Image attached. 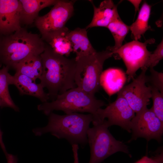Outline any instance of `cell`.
Returning <instances> with one entry per match:
<instances>
[{"mask_svg": "<svg viewBox=\"0 0 163 163\" xmlns=\"http://www.w3.org/2000/svg\"><path fill=\"white\" fill-rule=\"evenodd\" d=\"M0 107H1V105L0 104ZM2 133L0 129V145L6 156V155L7 154H8V153L6 151V149L5 146L2 141Z\"/></svg>", "mask_w": 163, "mask_h": 163, "instance_id": "cell-30", "label": "cell"}, {"mask_svg": "<svg viewBox=\"0 0 163 163\" xmlns=\"http://www.w3.org/2000/svg\"><path fill=\"white\" fill-rule=\"evenodd\" d=\"M49 115L46 126L33 129L36 136L50 133L58 139H66L72 145H84L88 142L87 131L92 121V114L74 113L59 115L52 112Z\"/></svg>", "mask_w": 163, "mask_h": 163, "instance_id": "cell-3", "label": "cell"}, {"mask_svg": "<svg viewBox=\"0 0 163 163\" xmlns=\"http://www.w3.org/2000/svg\"><path fill=\"white\" fill-rule=\"evenodd\" d=\"M134 163H163V152H157L149 157L145 155Z\"/></svg>", "mask_w": 163, "mask_h": 163, "instance_id": "cell-26", "label": "cell"}, {"mask_svg": "<svg viewBox=\"0 0 163 163\" xmlns=\"http://www.w3.org/2000/svg\"><path fill=\"white\" fill-rule=\"evenodd\" d=\"M65 37L71 42L73 52L76 54L75 60L97 52L88 38L86 28H76L70 31Z\"/></svg>", "mask_w": 163, "mask_h": 163, "instance_id": "cell-14", "label": "cell"}, {"mask_svg": "<svg viewBox=\"0 0 163 163\" xmlns=\"http://www.w3.org/2000/svg\"><path fill=\"white\" fill-rule=\"evenodd\" d=\"M126 79L122 70L110 68L102 72L100 79V85L110 96L123 88Z\"/></svg>", "mask_w": 163, "mask_h": 163, "instance_id": "cell-17", "label": "cell"}, {"mask_svg": "<svg viewBox=\"0 0 163 163\" xmlns=\"http://www.w3.org/2000/svg\"><path fill=\"white\" fill-rule=\"evenodd\" d=\"M72 148L74 157L73 163H79L78 155V145L77 144L72 145Z\"/></svg>", "mask_w": 163, "mask_h": 163, "instance_id": "cell-27", "label": "cell"}, {"mask_svg": "<svg viewBox=\"0 0 163 163\" xmlns=\"http://www.w3.org/2000/svg\"><path fill=\"white\" fill-rule=\"evenodd\" d=\"M40 56L43 72L39 78L40 83L43 88L47 89L49 97L53 101L58 95L77 87L74 79L76 66L75 58L69 59L56 53L46 43L45 50Z\"/></svg>", "mask_w": 163, "mask_h": 163, "instance_id": "cell-1", "label": "cell"}, {"mask_svg": "<svg viewBox=\"0 0 163 163\" xmlns=\"http://www.w3.org/2000/svg\"><path fill=\"white\" fill-rule=\"evenodd\" d=\"M16 72L26 75L35 82L39 78L43 72L40 55L32 56L25 59L15 67Z\"/></svg>", "mask_w": 163, "mask_h": 163, "instance_id": "cell-18", "label": "cell"}, {"mask_svg": "<svg viewBox=\"0 0 163 163\" xmlns=\"http://www.w3.org/2000/svg\"><path fill=\"white\" fill-rule=\"evenodd\" d=\"M141 69L139 75L130 83L123 87L117 94L126 100L136 113L147 108L151 97V87L146 85L145 73L148 69Z\"/></svg>", "mask_w": 163, "mask_h": 163, "instance_id": "cell-11", "label": "cell"}, {"mask_svg": "<svg viewBox=\"0 0 163 163\" xmlns=\"http://www.w3.org/2000/svg\"><path fill=\"white\" fill-rule=\"evenodd\" d=\"M6 157L7 163H17L18 159L16 156L11 154H8Z\"/></svg>", "mask_w": 163, "mask_h": 163, "instance_id": "cell-28", "label": "cell"}, {"mask_svg": "<svg viewBox=\"0 0 163 163\" xmlns=\"http://www.w3.org/2000/svg\"><path fill=\"white\" fill-rule=\"evenodd\" d=\"M105 105L103 101L97 99L94 96L87 94L77 87L58 95L51 102L39 105L37 108L47 115L56 110L62 111L66 114L86 112L93 116L99 109Z\"/></svg>", "mask_w": 163, "mask_h": 163, "instance_id": "cell-4", "label": "cell"}, {"mask_svg": "<svg viewBox=\"0 0 163 163\" xmlns=\"http://www.w3.org/2000/svg\"><path fill=\"white\" fill-rule=\"evenodd\" d=\"M75 2L58 0L47 13L35 20V26L45 42L57 36H65L70 31L66 24L73 15Z\"/></svg>", "mask_w": 163, "mask_h": 163, "instance_id": "cell-6", "label": "cell"}, {"mask_svg": "<svg viewBox=\"0 0 163 163\" xmlns=\"http://www.w3.org/2000/svg\"><path fill=\"white\" fill-rule=\"evenodd\" d=\"M105 120L93 125L87 131L91 156L88 163H101L106 158L118 152H122L130 157L128 147L116 140L110 133Z\"/></svg>", "mask_w": 163, "mask_h": 163, "instance_id": "cell-7", "label": "cell"}, {"mask_svg": "<svg viewBox=\"0 0 163 163\" xmlns=\"http://www.w3.org/2000/svg\"><path fill=\"white\" fill-rule=\"evenodd\" d=\"M91 2L94 8V14L91 23L86 29L94 27H107L118 12L117 6L111 0H105L102 2L97 7Z\"/></svg>", "mask_w": 163, "mask_h": 163, "instance_id": "cell-16", "label": "cell"}, {"mask_svg": "<svg viewBox=\"0 0 163 163\" xmlns=\"http://www.w3.org/2000/svg\"><path fill=\"white\" fill-rule=\"evenodd\" d=\"M19 0H0V36L10 34L22 27Z\"/></svg>", "mask_w": 163, "mask_h": 163, "instance_id": "cell-12", "label": "cell"}, {"mask_svg": "<svg viewBox=\"0 0 163 163\" xmlns=\"http://www.w3.org/2000/svg\"><path fill=\"white\" fill-rule=\"evenodd\" d=\"M45 45L38 34L23 28L10 34L0 36V66L15 69L29 56L40 55Z\"/></svg>", "mask_w": 163, "mask_h": 163, "instance_id": "cell-2", "label": "cell"}, {"mask_svg": "<svg viewBox=\"0 0 163 163\" xmlns=\"http://www.w3.org/2000/svg\"><path fill=\"white\" fill-rule=\"evenodd\" d=\"M107 28L111 32L115 41L114 46L107 48L110 51L119 49L123 45V42L130 30L129 26L122 21L117 12Z\"/></svg>", "mask_w": 163, "mask_h": 163, "instance_id": "cell-20", "label": "cell"}, {"mask_svg": "<svg viewBox=\"0 0 163 163\" xmlns=\"http://www.w3.org/2000/svg\"><path fill=\"white\" fill-rule=\"evenodd\" d=\"M46 43L55 53L62 56H68L73 52L71 42L65 36L54 37Z\"/></svg>", "mask_w": 163, "mask_h": 163, "instance_id": "cell-22", "label": "cell"}, {"mask_svg": "<svg viewBox=\"0 0 163 163\" xmlns=\"http://www.w3.org/2000/svg\"><path fill=\"white\" fill-rule=\"evenodd\" d=\"M9 68L5 66L0 69V104L1 107H8L15 111L18 108L15 105L9 91L8 87L11 84L12 75L8 72Z\"/></svg>", "mask_w": 163, "mask_h": 163, "instance_id": "cell-21", "label": "cell"}, {"mask_svg": "<svg viewBox=\"0 0 163 163\" xmlns=\"http://www.w3.org/2000/svg\"><path fill=\"white\" fill-rule=\"evenodd\" d=\"M128 1L134 5L136 12L139 11V5L142 1V0H130Z\"/></svg>", "mask_w": 163, "mask_h": 163, "instance_id": "cell-29", "label": "cell"}, {"mask_svg": "<svg viewBox=\"0 0 163 163\" xmlns=\"http://www.w3.org/2000/svg\"><path fill=\"white\" fill-rule=\"evenodd\" d=\"M11 84L15 85L21 94L36 97L43 103L47 102L50 98L48 94L44 92L43 87L40 83H36L26 75L16 73L12 75Z\"/></svg>", "mask_w": 163, "mask_h": 163, "instance_id": "cell-13", "label": "cell"}, {"mask_svg": "<svg viewBox=\"0 0 163 163\" xmlns=\"http://www.w3.org/2000/svg\"><path fill=\"white\" fill-rule=\"evenodd\" d=\"M130 129L132 132L130 142L139 138L147 142L152 139L160 142L163 134V123L150 108H147L138 113L131 120Z\"/></svg>", "mask_w": 163, "mask_h": 163, "instance_id": "cell-10", "label": "cell"}, {"mask_svg": "<svg viewBox=\"0 0 163 163\" xmlns=\"http://www.w3.org/2000/svg\"><path fill=\"white\" fill-rule=\"evenodd\" d=\"M113 56V53L107 48L105 50L75 60L74 79L76 86L94 96L101 87L100 79L104 62Z\"/></svg>", "mask_w": 163, "mask_h": 163, "instance_id": "cell-5", "label": "cell"}, {"mask_svg": "<svg viewBox=\"0 0 163 163\" xmlns=\"http://www.w3.org/2000/svg\"><path fill=\"white\" fill-rule=\"evenodd\" d=\"M150 75L146 77V83H149L148 86L155 88L160 92L163 93V73L158 72L153 68H150Z\"/></svg>", "mask_w": 163, "mask_h": 163, "instance_id": "cell-24", "label": "cell"}, {"mask_svg": "<svg viewBox=\"0 0 163 163\" xmlns=\"http://www.w3.org/2000/svg\"><path fill=\"white\" fill-rule=\"evenodd\" d=\"M151 6L144 2L139 11L135 21L129 26L132 37L134 40H138L142 35L150 29L148 25Z\"/></svg>", "mask_w": 163, "mask_h": 163, "instance_id": "cell-19", "label": "cell"}, {"mask_svg": "<svg viewBox=\"0 0 163 163\" xmlns=\"http://www.w3.org/2000/svg\"><path fill=\"white\" fill-rule=\"evenodd\" d=\"M135 112L129 106L126 100L117 94L116 100L104 109H99L93 117V125L104 120L109 127L117 125L131 133L130 124L135 117Z\"/></svg>", "mask_w": 163, "mask_h": 163, "instance_id": "cell-9", "label": "cell"}, {"mask_svg": "<svg viewBox=\"0 0 163 163\" xmlns=\"http://www.w3.org/2000/svg\"><path fill=\"white\" fill-rule=\"evenodd\" d=\"M151 88V98L153 101V105L151 109L157 117L163 123V93L155 88Z\"/></svg>", "mask_w": 163, "mask_h": 163, "instance_id": "cell-23", "label": "cell"}, {"mask_svg": "<svg viewBox=\"0 0 163 163\" xmlns=\"http://www.w3.org/2000/svg\"><path fill=\"white\" fill-rule=\"evenodd\" d=\"M155 41L153 38L147 40L143 43L133 40L116 50L111 51L116 59L119 57L123 61L126 68L128 82L133 79L137 71L145 66L152 53L148 50L147 46L149 44L154 43Z\"/></svg>", "mask_w": 163, "mask_h": 163, "instance_id": "cell-8", "label": "cell"}, {"mask_svg": "<svg viewBox=\"0 0 163 163\" xmlns=\"http://www.w3.org/2000/svg\"><path fill=\"white\" fill-rule=\"evenodd\" d=\"M163 58V39L158 45L154 52L149 56L148 59L144 67L147 69L153 68L157 65Z\"/></svg>", "mask_w": 163, "mask_h": 163, "instance_id": "cell-25", "label": "cell"}, {"mask_svg": "<svg viewBox=\"0 0 163 163\" xmlns=\"http://www.w3.org/2000/svg\"><path fill=\"white\" fill-rule=\"evenodd\" d=\"M21 6V24L26 25L34 23L42 9L54 5L58 0H19Z\"/></svg>", "mask_w": 163, "mask_h": 163, "instance_id": "cell-15", "label": "cell"}]
</instances>
